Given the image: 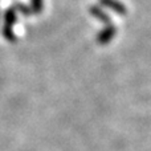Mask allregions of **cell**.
I'll use <instances>...</instances> for the list:
<instances>
[{"label":"cell","mask_w":151,"mask_h":151,"mask_svg":"<svg viewBox=\"0 0 151 151\" xmlns=\"http://www.w3.org/2000/svg\"><path fill=\"white\" fill-rule=\"evenodd\" d=\"M15 19L16 16L13 9H8L7 13H5V25H4V29H3V35H4L5 39L11 40V41L15 40V36L12 35V24L15 21Z\"/></svg>","instance_id":"1"}]
</instances>
